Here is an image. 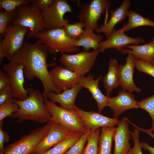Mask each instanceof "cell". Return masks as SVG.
<instances>
[{
  "label": "cell",
  "mask_w": 154,
  "mask_h": 154,
  "mask_svg": "<svg viewBox=\"0 0 154 154\" xmlns=\"http://www.w3.org/2000/svg\"><path fill=\"white\" fill-rule=\"evenodd\" d=\"M48 52L46 46L38 40L33 44L24 42L21 48L8 59L10 62L23 65L25 76L27 79L32 80L36 77L40 81L45 99H47L50 92L56 93L48 69Z\"/></svg>",
  "instance_id": "1"
},
{
  "label": "cell",
  "mask_w": 154,
  "mask_h": 154,
  "mask_svg": "<svg viewBox=\"0 0 154 154\" xmlns=\"http://www.w3.org/2000/svg\"><path fill=\"white\" fill-rule=\"evenodd\" d=\"M27 90V98L23 100L15 99L19 108L11 117L40 123L49 122L51 116L45 104V98L42 93L38 89L28 88Z\"/></svg>",
  "instance_id": "2"
},
{
  "label": "cell",
  "mask_w": 154,
  "mask_h": 154,
  "mask_svg": "<svg viewBox=\"0 0 154 154\" xmlns=\"http://www.w3.org/2000/svg\"><path fill=\"white\" fill-rule=\"evenodd\" d=\"M33 38H36L47 47L48 52L53 54L72 53L79 50L77 40L66 34L64 28L48 29L39 32Z\"/></svg>",
  "instance_id": "3"
},
{
  "label": "cell",
  "mask_w": 154,
  "mask_h": 154,
  "mask_svg": "<svg viewBox=\"0 0 154 154\" xmlns=\"http://www.w3.org/2000/svg\"><path fill=\"white\" fill-rule=\"evenodd\" d=\"M44 104L51 116L49 121L59 124L72 132L84 134L88 130L76 110L64 109L48 99H45Z\"/></svg>",
  "instance_id": "4"
},
{
  "label": "cell",
  "mask_w": 154,
  "mask_h": 154,
  "mask_svg": "<svg viewBox=\"0 0 154 154\" xmlns=\"http://www.w3.org/2000/svg\"><path fill=\"white\" fill-rule=\"evenodd\" d=\"M20 6L17 8V16L12 22L29 29L27 38L29 39L38 33L48 29L44 20L42 13L33 3Z\"/></svg>",
  "instance_id": "5"
},
{
  "label": "cell",
  "mask_w": 154,
  "mask_h": 154,
  "mask_svg": "<svg viewBox=\"0 0 154 154\" xmlns=\"http://www.w3.org/2000/svg\"><path fill=\"white\" fill-rule=\"evenodd\" d=\"M27 27L10 25L5 29L0 38V64L3 59H8L23 46L24 39L29 31Z\"/></svg>",
  "instance_id": "6"
},
{
  "label": "cell",
  "mask_w": 154,
  "mask_h": 154,
  "mask_svg": "<svg viewBox=\"0 0 154 154\" xmlns=\"http://www.w3.org/2000/svg\"><path fill=\"white\" fill-rule=\"evenodd\" d=\"M99 53L97 49L90 52L84 50L73 54L62 53L59 61L65 68L84 76L92 68Z\"/></svg>",
  "instance_id": "7"
},
{
  "label": "cell",
  "mask_w": 154,
  "mask_h": 154,
  "mask_svg": "<svg viewBox=\"0 0 154 154\" xmlns=\"http://www.w3.org/2000/svg\"><path fill=\"white\" fill-rule=\"evenodd\" d=\"M111 4L108 0H92L80 7L77 15L79 22L85 28L96 31L99 27L98 23L102 15L109 9Z\"/></svg>",
  "instance_id": "8"
},
{
  "label": "cell",
  "mask_w": 154,
  "mask_h": 154,
  "mask_svg": "<svg viewBox=\"0 0 154 154\" xmlns=\"http://www.w3.org/2000/svg\"><path fill=\"white\" fill-rule=\"evenodd\" d=\"M50 125V122H49L9 145L5 148L3 154H31L47 134Z\"/></svg>",
  "instance_id": "9"
},
{
  "label": "cell",
  "mask_w": 154,
  "mask_h": 154,
  "mask_svg": "<svg viewBox=\"0 0 154 154\" xmlns=\"http://www.w3.org/2000/svg\"><path fill=\"white\" fill-rule=\"evenodd\" d=\"M2 68L9 78L13 98L21 100L27 98V90L25 88L24 85L25 76L23 65L20 63L9 61L4 64Z\"/></svg>",
  "instance_id": "10"
},
{
  "label": "cell",
  "mask_w": 154,
  "mask_h": 154,
  "mask_svg": "<svg viewBox=\"0 0 154 154\" xmlns=\"http://www.w3.org/2000/svg\"><path fill=\"white\" fill-rule=\"evenodd\" d=\"M72 9L65 0H55L53 3L42 12L44 20L48 29L64 28L68 20L64 18L67 13H71Z\"/></svg>",
  "instance_id": "11"
},
{
  "label": "cell",
  "mask_w": 154,
  "mask_h": 154,
  "mask_svg": "<svg viewBox=\"0 0 154 154\" xmlns=\"http://www.w3.org/2000/svg\"><path fill=\"white\" fill-rule=\"evenodd\" d=\"M124 33L120 29L117 30L115 29L106 40L100 43L98 49L100 52H103L106 50L110 48L121 52L128 45H138L145 42L142 37H131Z\"/></svg>",
  "instance_id": "12"
},
{
  "label": "cell",
  "mask_w": 154,
  "mask_h": 154,
  "mask_svg": "<svg viewBox=\"0 0 154 154\" xmlns=\"http://www.w3.org/2000/svg\"><path fill=\"white\" fill-rule=\"evenodd\" d=\"M56 93L71 88L78 83L80 76L64 66H58L49 72Z\"/></svg>",
  "instance_id": "13"
},
{
  "label": "cell",
  "mask_w": 154,
  "mask_h": 154,
  "mask_svg": "<svg viewBox=\"0 0 154 154\" xmlns=\"http://www.w3.org/2000/svg\"><path fill=\"white\" fill-rule=\"evenodd\" d=\"M76 110L84 126L89 131H94L100 127L114 126L118 124L119 121L94 111H85L78 107Z\"/></svg>",
  "instance_id": "14"
},
{
  "label": "cell",
  "mask_w": 154,
  "mask_h": 154,
  "mask_svg": "<svg viewBox=\"0 0 154 154\" xmlns=\"http://www.w3.org/2000/svg\"><path fill=\"white\" fill-rule=\"evenodd\" d=\"M50 122L47 134L33 149L31 154H38L47 151L72 132L59 124Z\"/></svg>",
  "instance_id": "15"
},
{
  "label": "cell",
  "mask_w": 154,
  "mask_h": 154,
  "mask_svg": "<svg viewBox=\"0 0 154 154\" xmlns=\"http://www.w3.org/2000/svg\"><path fill=\"white\" fill-rule=\"evenodd\" d=\"M107 106L113 111V117L116 119L127 110L139 108L133 94L123 89L115 97L108 96Z\"/></svg>",
  "instance_id": "16"
},
{
  "label": "cell",
  "mask_w": 154,
  "mask_h": 154,
  "mask_svg": "<svg viewBox=\"0 0 154 154\" xmlns=\"http://www.w3.org/2000/svg\"><path fill=\"white\" fill-rule=\"evenodd\" d=\"M129 120L124 116L119 121L116 127L113 137L115 142L114 154H128L131 149L130 143L131 136L129 126Z\"/></svg>",
  "instance_id": "17"
},
{
  "label": "cell",
  "mask_w": 154,
  "mask_h": 154,
  "mask_svg": "<svg viewBox=\"0 0 154 154\" xmlns=\"http://www.w3.org/2000/svg\"><path fill=\"white\" fill-rule=\"evenodd\" d=\"M126 58V62L120 65L119 68V82L123 90L132 93L140 92L141 90L135 84L133 74L135 68V58L130 54H128Z\"/></svg>",
  "instance_id": "18"
},
{
  "label": "cell",
  "mask_w": 154,
  "mask_h": 154,
  "mask_svg": "<svg viewBox=\"0 0 154 154\" xmlns=\"http://www.w3.org/2000/svg\"><path fill=\"white\" fill-rule=\"evenodd\" d=\"M93 74H89L87 76H80L78 84L83 88L87 89L91 93L93 98L96 100L100 113L107 106L108 96H105L99 87V83L102 79L100 74L96 79Z\"/></svg>",
  "instance_id": "19"
},
{
  "label": "cell",
  "mask_w": 154,
  "mask_h": 154,
  "mask_svg": "<svg viewBox=\"0 0 154 154\" xmlns=\"http://www.w3.org/2000/svg\"><path fill=\"white\" fill-rule=\"evenodd\" d=\"M131 5L129 0L123 1L121 5L114 9H111V16L109 21L100 27L96 31L98 33H103L106 37L109 36L115 26L124 20L127 16V14Z\"/></svg>",
  "instance_id": "20"
},
{
  "label": "cell",
  "mask_w": 154,
  "mask_h": 154,
  "mask_svg": "<svg viewBox=\"0 0 154 154\" xmlns=\"http://www.w3.org/2000/svg\"><path fill=\"white\" fill-rule=\"evenodd\" d=\"M83 88L78 83L69 89H66L59 94L53 92L48 94L47 98L59 103L62 107L68 110H75L77 108L75 100L78 93Z\"/></svg>",
  "instance_id": "21"
},
{
  "label": "cell",
  "mask_w": 154,
  "mask_h": 154,
  "mask_svg": "<svg viewBox=\"0 0 154 154\" xmlns=\"http://www.w3.org/2000/svg\"><path fill=\"white\" fill-rule=\"evenodd\" d=\"M121 52L130 54L136 59L144 60L154 65V36L149 42L142 45L130 44Z\"/></svg>",
  "instance_id": "22"
},
{
  "label": "cell",
  "mask_w": 154,
  "mask_h": 154,
  "mask_svg": "<svg viewBox=\"0 0 154 154\" xmlns=\"http://www.w3.org/2000/svg\"><path fill=\"white\" fill-rule=\"evenodd\" d=\"M119 66L116 58H111L109 60L108 72L103 79L104 86L107 96H109L112 90L119 86Z\"/></svg>",
  "instance_id": "23"
},
{
  "label": "cell",
  "mask_w": 154,
  "mask_h": 154,
  "mask_svg": "<svg viewBox=\"0 0 154 154\" xmlns=\"http://www.w3.org/2000/svg\"><path fill=\"white\" fill-rule=\"evenodd\" d=\"M103 38L102 35H97L94 33L93 30L85 28L77 40V45L79 47H82L84 50L88 51L91 48L97 50Z\"/></svg>",
  "instance_id": "24"
},
{
  "label": "cell",
  "mask_w": 154,
  "mask_h": 154,
  "mask_svg": "<svg viewBox=\"0 0 154 154\" xmlns=\"http://www.w3.org/2000/svg\"><path fill=\"white\" fill-rule=\"evenodd\" d=\"M127 17L128 19V22L120 29L123 32L128 31L141 26H149L154 27V21L143 16L134 11L129 9Z\"/></svg>",
  "instance_id": "25"
},
{
  "label": "cell",
  "mask_w": 154,
  "mask_h": 154,
  "mask_svg": "<svg viewBox=\"0 0 154 154\" xmlns=\"http://www.w3.org/2000/svg\"><path fill=\"white\" fill-rule=\"evenodd\" d=\"M116 127H105L102 128L98 146V154H111L112 141Z\"/></svg>",
  "instance_id": "26"
},
{
  "label": "cell",
  "mask_w": 154,
  "mask_h": 154,
  "mask_svg": "<svg viewBox=\"0 0 154 154\" xmlns=\"http://www.w3.org/2000/svg\"><path fill=\"white\" fill-rule=\"evenodd\" d=\"M83 134L71 132L51 148L38 154H64L79 139Z\"/></svg>",
  "instance_id": "27"
},
{
  "label": "cell",
  "mask_w": 154,
  "mask_h": 154,
  "mask_svg": "<svg viewBox=\"0 0 154 154\" xmlns=\"http://www.w3.org/2000/svg\"><path fill=\"white\" fill-rule=\"evenodd\" d=\"M100 130L89 131L87 143L82 154H98V146Z\"/></svg>",
  "instance_id": "28"
},
{
  "label": "cell",
  "mask_w": 154,
  "mask_h": 154,
  "mask_svg": "<svg viewBox=\"0 0 154 154\" xmlns=\"http://www.w3.org/2000/svg\"><path fill=\"white\" fill-rule=\"evenodd\" d=\"M17 14V9L11 11L1 9L0 11V35L3 34L6 28L11 25L16 19Z\"/></svg>",
  "instance_id": "29"
},
{
  "label": "cell",
  "mask_w": 154,
  "mask_h": 154,
  "mask_svg": "<svg viewBox=\"0 0 154 154\" xmlns=\"http://www.w3.org/2000/svg\"><path fill=\"white\" fill-rule=\"evenodd\" d=\"M19 106L13 98L0 105V122L5 118L11 116L19 109Z\"/></svg>",
  "instance_id": "30"
},
{
  "label": "cell",
  "mask_w": 154,
  "mask_h": 154,
  "mask_svg": "<svg viewBox=\"0 0 154 154\" xmlns=\"http://www.w3.org/2000/svg\"><path fill=\"white\" fill-rule=\"evenodd\" d=\"M139 108L146 111L150 116L152 121V126L148 130L151 131H154V94L138 102Z\"/></svg>",
  "instance_id": "31"
},
{
  "label": "cell",
  "mask_w": 154,
  "mask_h": 154,
  "mask_svg": "<svg viewBox=\"0 0 154 154\" xmlns=\"http://www.w3.org/2000/svg\"><path fill=\"white\" fill-rule=\"evenodd\" d=\"M83 24L79 22L72 24L68 23L64 26L67 35L70 38L76 40H77L83 33Z\"/></svg>",
  "instance_id": "32"
},
{
  "label": "cell",
  "mask_w": 154,
  "mask_h": 154,
  "mask_svg": "<svg viewBox=\"0 0 154 154\" xmlns=\"http://www.w3.org/2000/svg\"><path fill=\"white\" fill-rule=\"evenodd\" d=\"M31 3V0H0V8L6 11H11L20 6L28 5Z\"/></svg>",
  "instance_id": "33"
},
{
  "label": "cell",
  "mask_w": 154,
  "mask_h": 154,
  "mask_svg": "<svg viewBox=\"0 0 154 154\" xmlns=\"http://www.w3.org/2000/svg\"><path fill=\"white\" fill-rule=\"evenodd\" d=\"M89 131L82 135L79 139L64 154H82L87 141Z\"/></svg>",
  "instance_id": "34"
},
{
  "label": "cell",
  "mask_w": 154,
  "mask_h": 154,
  "mask_svg": "<svg viewBox=\"0 0 154 154\" xmlns=\"http://www.w3.org/2000/svg\"><path fill=\"white\" fill-rule=\"evenodd\" d=\"M135 68L140 72L147 74L154 78V65L148 62L135 59Z\"/></svg>",
  "instance_id": "35"
},
{
  "label": "cell",
  "mask_w": 154,
  "mask_h": 154,
  "mask_svg": "<svg viewBox=\"0 0 154 154\" xmlns=\"http://www.w3.org/2000/svg\"><path fill=\"white\" fill-rule=\"evenodd\" d=\"M139 131L135 128L133 131L131 132V135L134 142V146L128 154H143L141 144L139 141Z\"/></svg>",
  "instance_id": "36"
},
{
  "label": "cell",
  "mask_w": 154,
  "mask_h": 154,
  "mask_svg": "<svg viewBox=\"0 0 154 154\" xmlns=\"http://www.w3.org/2000/svg\"><path fill=\"white\" fill-rule=\"evenodd\" d=\"M13 98V92L9 84L0 90V105Z\"/></svg>",
  "instance_id": "37"
},
{
  "label": "cell",
  "mask_w": 154,
  "mask_h": 154,
  "mask_svg": "<svg viewBox=\"0 0 154 154\" xmlns=\"http://www.w3.org/2000/svg\"><path fill=\"white\" fill-rule=\"evenodd\" d=\"M55 0H31V3L34 4L40 11L45 10L54 2Z\"/></svg>",
  "instance_id": "38"
},
{
  "label": "cell",
  "mask_w": 154,
  "mask_h": 154,
  "mask_svg": "<svg viewBox=\"0 0 154 154\" xmlns=\"http://www.w3.org/2000/svg\"><path fill=\"white\" fill-rule=\"evenodd\" d=\"M3 121L0 122V154H3V153L5 143L7 142L9 140V136L8 134L3 130Z\"/></svg>",
  "instance_id": "39"
},
{
  "label": "cell",
  "mask_w": 154,
  "mask_h": 154,
  "mask_svg": "<svg viewBox=\"0 0 154 154\" xmlns=\"http://www.w3.org/2000/svg\"><path fill=\"white\" fill-rule=\"evenodd\" d=\"M10 79L9 76L3 69H0V90L9 84Z\"/></svg>",
  "instance_id": "40"
},
{
  "label": "cell",
  "mask_w": 154,
  "mask_h": 154,
  "mask_svg": "<svg viewBox=\"0 0 154 154\" xmlns=\"http://www.w3.org/2000/svg\"><path fill=\"white\" fill-rule=\"evenodd\" d=\"M142 147L145 150L149 151V154H154V147L150 146L146 142H141Z\"/></svg>",
  "instance_id": "41"
},
{
  "label": "cell",
  "mask_w": 154,
  "mask_h": 154,
  "mask_svg": "<svg viewBox=\"0 0 154 154\" xmlns=\"http://www.w3.org/2000/svg\"><path fill=\"white\" fill-rule=\"evenodd\" d=\"M130 123L134 126L136 128L147 133L154 139V134L152 132V131L149 130L148 129H144L139 127L131 121L130 122Z\"/></svg>",
  "instance_id": "42"
}]
</instances>
